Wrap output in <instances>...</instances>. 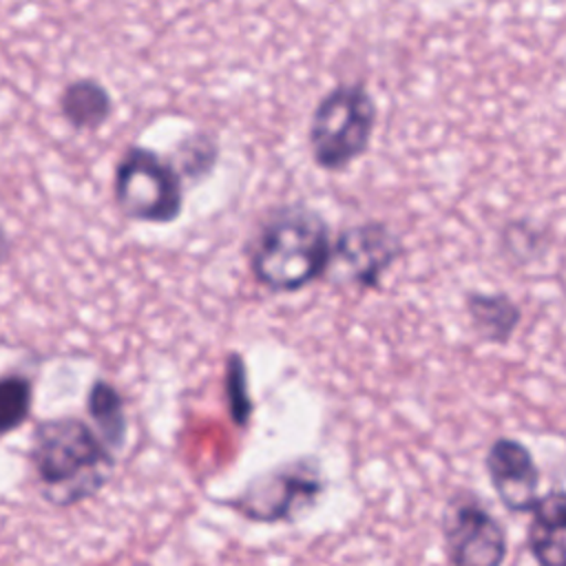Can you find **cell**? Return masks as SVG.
<instances>
[{
	"label": "cell",
	"instance_id": "obj_1",
	"mask_svg": "<svg viewBox=\"0 0 566 566\" xmlns=\"http://www.w3.org/2000/svg\"><path fill=\"white\" fill-rule=\"evenodd\" d=\"M29 462L42 497L53 506H75L97 495L115 473V453L86 420L55 416L31 433Z\"/></svg>",
	"mask_w": 566,
	"mask_h": 566
},
{
	"label": "cell",
	"instance_id": "obj_2",
	"mask_svg": "<svg viewBox=\"0 0 566 566\" xmlns=\"http://www.w3.org/2000/svg\"><path fill=\"white\" fill-rule=\"evenodd\" d=\"M332 245L325 217L292 203L274 208L261 221L248 261L254 279L270 292H298L327 272Z\"/></svg>",
	"mask_w": 566,
	"mask_h": 566
},
{
	"label": "cell",
	"instance_id": "obj_3",
	"mask_svg": "<svg viewBox=\"0 0 566 566\" xmlns=\"http://www.w3.org/2000/svg\"><path fill=\"white\" fill-rule=\"evenodd\" d=\"M376 119V102L363 84H338L327 91L314 106L307 128L314 164L327 172L349 168L367 153Z\"/></svg>",
	"mask_w": 566,
	"mask_h": 566
},
{
	"label": "cell",
	"instance_id": "obj_4",
	"mask_svg": "<svg viewBox=\"0 0 566 566\" xmlns=\"http://www.w3.org/2000/svg\"><path fill=\"white\" fill-rule=\"evenodd\" d=\"M184 184L170 159L135 144L122 153L115 166L113 199L126 219L166 226L184 212Z\"/></svg>",
	"mask_w": 566,
	"mask_h": 566
},
{
	"label": "cell",
	"instance_id": "obj_5",
	"mask_svg": "<svg viewBox=\"0 0 566 566\" xmlns=\"http://www.w3.org/2000/svg\"><path fill=\"white\" fill-rule=\"evenodd\" d=\"M325 480L314 460L303 458L254 475L237 495L221 500L241 517L256 524L294 522L316 506Z\"/></svg>",
	"mask_w": 566,
	"mask_h": 566
},
{
	"label": "cell",
	"instance_id": "obj_6",
	"mask_svg": "<svg viewBox=\"0 0 566 566\" xmlns=\"http://www.w3.org/2000/svg\"><path fill=\"white\" fill-rule=\"evenodd\" d=\"M444 548L451 566H502L506 531L471 493H455L442 515Z\"/></svg>",
	"mask_w": 566,
	"mask_h": 566
},
{
	"label": "cell",
	"instance_id": "obj_7",
	"mask_svg": "<svg viewBox=\"0 0 566 566\" xmlns=\"http://www.w3.org/2000/svg\"><path fill=\"white\" fill-rule=\"evenodd\" d=\"M402 248L389 226L365 221L345 228L332 245V263L360 287H378L382 274L400 256Z\"/></svg>",
	"mask_w": 566,
	"mask_h": 566
},
{
	"label": "cell",
	"instance_id": "obj_8",
	"mask_svg": "<svg viewBox=\"0 0 566 566\" xmlns=\"http://www.w3.org/2000/svg\"><path fill=\"white\" fill-rule=\"evenodd\" d=\"M486 475L504 509L526 513L537 502L539 469L533 453L515 438H497L484 458Z\"/></svg>",
	"mask_w": 566,
	"mask_h": 566
},
{
	"label": "cell",
	"instance_id": "obj_9",
	"mask_svg": "<svg viewBox=\"0 0 566 566\" xmlns=\"http://www.w3.org/2000/svg\"><path fill=\"white\" fill-rule=\"evenodd\" d=\"M528 548L539 566H566V491H548L531 509Z\"/></svg>",
	"mask_w": 566,
	"mask_h": 566
},
{
	"label": "cell",
	"instance_id": "obj_10",
	"mask_svg": "<svg viewBox=\"0 0 566 566\" xmlns=\"http://www.w3.org/2000/svg\"><path fill=\"white\" fill-rule=\"evenodd\" d=\"M62 119L77 133H93L108 124L115 113L111 91L95 77H75L60 91Z\"/></svg>",
	"mask_w": 566,
	"mask_h": 566
},
{
	"label": "cell",
	"instance_id": "obj_11",
	"mask_svg": "<svg viewBox=\"0 0 566 566\" xmlns=\"http://www.w3.org/2000/svg\"><path fill=\"white\" fill-rule=\"evenodd\" d=\"M86 413L99 438L113 451H119L128 438V416L122 391L113 382L95 378L86 394Z\"/></svg>",
	"mask_w": 566,
	"mask_h": 566
},
{
	"label": "cell",
	"instance_id": "obj_12",
	"mask_svg": "<svg viewBox=\"0 0 566 566\" xmlns=\"http://www.w3.org/2000/svg\"><path fill=\"white\" fill-rule=\"evenodd\" d=\"M467 312L473 329L491 343H506L515 332L522 314L506 294L471 292L467 296Z\"/></svg>",
	"mask_w": 566,
	"mask_h": 566
},
{
	"label": "cell",
	"instance_id": "obj_13",
	"mask_svg": "<svg viewBox=\"0 0 566 566\" xmlns=\"http://www.w3.org/2000/svg\"><path fill=\"white\" fill-rule=\"evenodd\" d=\"M170 161L175 164L184 181L197 184L214 170L219 161V144L210 133L195 130L177 144Z\"/></svg>",
	"mask_w": 566,
	"mask_h": 566
},
{
	"label": "cell",
	"instance_id": "obj_14",
	"mask_svg": "<svg viewBox=\"0 0 566 566\" xmlns=\"http://www.w3.org/2000/svg\"><path fill=\"white\" fill-rule=\"evenodd\" d=\"M33 411V382L22 374L0 376V438L18 431Z\"/></svg>",
	"mask_w": 566,
	"mask_h": 566
},
{
	"label": "cell",
	"instance_id": "obj_15",
	"mask_svg": "<svg viewBox=\"0 0 566 566\" xmlns=\"http://www.w3.org/2000/svg\"><path fill=\"white\" fill-rule=\"evenodd\" d=\"M223 396H226V405H228L232 422L237 427H245L252 418L254 402L250 398L245 360L239 352H232L226 358V365H223Z\"/></svg>",
	"mask_w": 566,
	"mask_h": 566
},
{
	"label": "cell",
	"instance_id": "obj_16",
	"mask_svg": "<svg viewBox=\"0 0 566 566\" xmlns=\"http://www.w3.org/2000/svg\"><path fill=\"white\" fill-rule=\"evenodd\" d=\"M11 254V239H9V232L4 230V226L0 223V268L7 263Z\"/></svg>",
	"mask_w": 566,
	"mask_h": 566
}]
</instances>
